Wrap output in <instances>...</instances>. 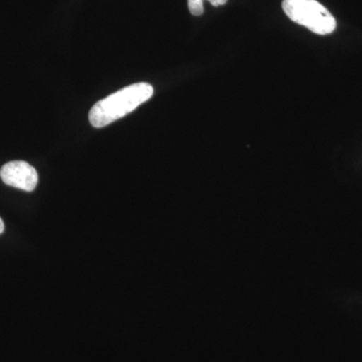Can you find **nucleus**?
<instances>
[{
	"label": "nucleus",
	"instance_id": "1",
	"mask_svg": "<svg viewBox=\"0 0 362 362\" xmlns=\"http://www.w3.org/2000/svg\"><path fill=\"white\" fill-rule=\"evenodd\" d=\"M154 89L148 83H137L114 93L92 107L89 120L96 128L105 127L131 113L138 106L148 101Z\"/></svg>",
	"mask_w": 362,
	"mask_h": 362
},
{
	"label": "nucleus",
	"instance_id": "2",
	"mask_svg": "<svg viewBox=\"0 0 362 362\" xmlns=\"http://www.w3.org/2000/svg\"><path fill=\"white\" fill-rule=\"evenodd\" d=\"M282 6L290 20L317 35H329L337 28L334 16L317 0H284Z\"/></svg>",
	"mask_w": 362,
	"mask_h": 362
},
{
	"label": "nucleus",
	"instance_id": "3",
	"mask_svg": "<svg viewBox=\"0 0 362 362\" xmlns=\"http://www.w3.org/2000/svg\"><path fill=\"white\" fill-rule=\"evenodd\" d=\"M0 177L9 187L33 192L39 182L35 168L25 161H11L0 169Z\"/></svg>",
	"mask_w": 362,
	"mask_h": 362
},
{
	"label": "nucleus",
	"instance_id": "4",
	"mask_svg": "<svg viewBox=\"0 0 362 362\" xmlns=\"http://www.w3.org/2000/svg\"><path fill=\"white\" fill-rule=\"evenodd\" d=\"M204 0H188V8L194 16H202L204 13Z\"/></svg>",
	"mask_w": 362,
	"mask_h": 362
},
{
	"label": "nucleus",
	"instance_id": "5",
	"mask_svg": "<svg viewBox=\"0 0 362 362\" xmlns=\"http://www.w3.org/2000/svg\"><path fill=\"white\" fill-rule=\"evenodd\" d=\"M214 6H221L226 4L228 0H209Z\"/></svg>",
	"mask_w": 362,
	"mask_h": 362
},
{
	"label": "nucleus",
	"instance_id": "6",
	"mask_svg": "<svg viewBox=\"0 0 362 362\" xmlns=\"http://www.w3.org/2000/svg\"><path fill=\"white\" fill-rule=\"evenodd\" d=\"M4 221H2L1 218H0V233H4Z\"/></svg>",
	"mask_w": 362,
	"mask_h": 362
}]
</instances>
